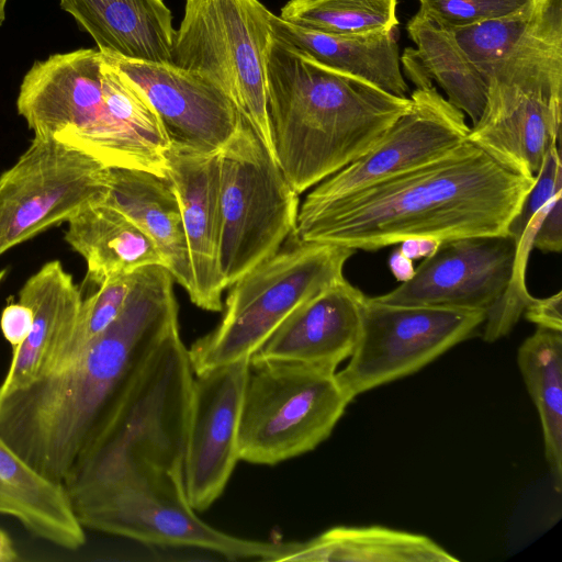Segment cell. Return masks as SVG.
Returning a JSON list of instances; mask_svg holds the SVG:
<instances>
[{
    "mask_svg": "<svg viewBox=\"0 0 562 562\" xmlns=\"http://www.w3.org/2000/svg\"><path fill=\"white\" fill-rule=\"evenodd\" d=\"M533 0H418V14L454 31L495 20L528 7Z\"/></svg>",
    "mask_w": 562,
    "mask_h": 562,
    "instance_id": "cell-31",
    "label": "cell"
},
{
    "mask_svg": "<svg viewBox=\"0 0 562 562\" xmlns=\"http://www.w3.org/2000/svg\"><path fill=\"white\" fill-rule=\"evenodd\" d=\"M65 240L87 263V279L97 285L147 266H164L150 238L105 201L91 204L67 222Z\"/></svg>",
    "mask_w": 562,
    "mask_h": 562,
    "instance_id": "cell-26",
    "label": "cell"
},
{
    "mask_svg": "<svg viewBox=\"0 0 562 562\" xmlns=\"http://www.w3.org/2000/svg\"><path fill=\"white\" fill-rule=\"evenodd\" d=\"M0 514L33 536L67 550L86 542L64 484L46 479L0 439Z\"/></svg>",
    "mask_w": 562,
    "mask_h": 562,
    "instance_id": "cell-24",
    "label": "cell"
},
{
    "mask_svg": "<svg viewBox=\"0 0 562 562\" xmlns=\"http://www.w3.org/2000/svg\"><path fill=\"white\" fill-rule=\"evenodd\" d=\"M267 102L274 159L297 194L369 151L411 105L273 37Z\"/></svg>",
    "mask_w": 562,
    "mask_h": 562,
    "instance_id": "cell-3",
    "label": "cell"
},
{
    "mask_svg": "<svg viewBox=\"0 0 562 562\" xmlns=\"http://www.w3.org/2000/svg\"><path fill=\"white\" fill-rule=\"evenodd\" d=\"M335 370L250 360L239 429V460L273 465L326 440L351 402Z\"/></svg>",
    "mask_w": 562,
    "mask_h": 562,
    "instance_id": "cell-10",
    "label": "cell"
},
{
    "mask_svg": "<svg viewBox=\"0 0 562 562\" xmlns=\"http://www.w3.org/2000/svg\"><path fill=\"white\" fill-rule=\"evenodd\" d=\"M166 177L170 180L182 213L193 291L198 307L220 312L225 289L220 265L222 213L220 202V157L170 142Z\"/></svg>",
    "mask_w": 562,
    "mask_h": 562,
    "instance_id": "cell-18",
    "label": "cell"
},
{
    "mask_svg": "<svg viewBox=\"0 0 562 562\" xmlns=\"http://www.w3.org/2000/svg\"><path fill=\"white\" fill-rule=\"evenodd\" d=\"M133 278L134 272L110 277L82 300L74 336L53 371L75 361L117 318L128 297Z\"/></svg>",
    "mask_w": 562,
    "mask_h": 562,
    "instance_id": "cell-30",
    "label": "cell"
},
{
    "mask_svg": "<svg viewBox=\"0 0 562 562\" xmlns=\"http://www.w3.org/2000/svg\"><path fill=\"white\" fill-rule=\"evenodd\" d=\"M250 359L194 374L182 473L194 510L224 492L239 461L238 429Z\"/></svg>",
    "mask_w": 562,
    "mask_h": 562,
    "instance_id": "cell-16",
    "label": "cell"
},
{
    "mask_svg": "<svg viewBox=\"0 0 562 562\" xmlns=\"http://www.w3.org/2000/svg\"><path fill=\"white\" fill-rule=\"evenodd\" d=\"M82 300L72 276L58 260L46 262L25 281L19 301L32 308L33 325L25 340L13 348L0 396L54 370L74 336Z\"/></svg>",
    "mask_w": 562,
    "mask_h": 562,
    "instance_id": "cell-20",
    "label": "cell"
},
{
    "mask_svg": "<svg viewBox=\"0 0 562 562\" xmlns=\"http://www.w3.org/2000/svg\"><path fill=\"white\" fill-rule=\"evenodd\" d=\"M532 248L543 252H560L562 249V190L548 204L538 224Z\"/></svg>",
    "mask_w": 562,
    "mask_h": 562,
    "instance_id": "cell-33",
    "label": "cell"
},
{
    "mask_svg": "<svg viewBox=\"0 0 562 562\" xmlns=\"http://www.w3.org/2000/svg\"><path fill=\"white\" fill-rule=\"evenodd\" d=\"M271 14L260 0H184L171 55L218 88L274 158L267 102Z\"/></svg>",
    "mask_w": 562,
    "mask_h": 562,
    "instance_id": "cell-9",
    "label": "cell"
},
{
    "mask_svg": "<svg viewBox=\"0 0 562 562\" xmlns=\"http://www.w3.org/2000/svg\"><path fill=\"white\" fill-rule=\"evenodd\" d=\"M408 110L364 155L326 178L306 202L335 199L425 165L468 139L464 114L432 85L415 89Z\"/></svg>",
    "mask_w": 562,
    "mask_h": 562,
    "instance_id": "cell-15",
    "label": "cell"
},
{
    "mask_svg": "<svg viewBox=\"0 0 562 562\" xmlns=\"http://www.w3.org/2000/svg\"><path fill=\"white\" fill-rule=\"evenodd\" d=\"M9 0H0V27L5 20V9Z\"/></svg>",
    "mask_w": 562,
    "mask_h": 562,
    "instance_id": "cell-39",
    "label": "cell"
},
{
    "mask_svg": "<svg viewBox=\"0 0 562 562\" xmlns=\"http://www.w3.org/2000/svg\"><path fill=\"white\" fill-rule=\"evenodd\" d=\"M109 178L110 168L92 156L34 136L0 175L1 254L105 201Z\"/></svg>",
    "mask_w": 562,
    "mask_h": 562,
    "instance_id": "cell-12",
    "label": "cell"
},
{
    "mask_svg": "<svg viewBox=\"0 0 562 562\" xmlns=\"http://www.w3.org/2000/svg\"><path fill=\"white\" fill-rule=\"evenodd\" d=\"M524 312L538 327L562 330L561 292L546 299L531 297Z\"/></svg>",
    "mask_w": 562,
    "mask_h": 562,
    "instance_id": "cell-35",
    "label": "cell"
},
{
    "mask_svg": "<svg viewBox=\"0 0 562 562\" xmlns=\"http://www.w3.org/2000/svg\"><path fill=\"white\" fill-rule=\"evenodd\" d=\"M364 296L345 278L335 282L294 310L250 360L336 371L356 348Z\"/></svg>",
    "mask_w": 562,
    "mask_h": 562,
    "instance_id": "cell-19",
    "label": "cell"
},
{
    "mask_svg": "<svg viewBox=\"0 0 562 562\" xmlns=\"http://www.w3.org/2000/svg\"><path fill=\"white\" fill-rule=\"evenodd\" d=\"M486 312L391 305L364 296L360 334L337 379L352 401L374 387L411 375L468 339Z\"/></svg>",
    "mask_w": 562,
    "mask_h": 562,
    "instance_id": "cell-13",
    "label": "cell"
},
{
    "mask_svg": "<svg viewBox=\"0 0 562 562\" xmlns=\"http://www.w3.org/2000/svg\"><path fill=\"white\" fill-rule=\"evenodd\" d=\"M389 267L396 280L408 281L415 273L413 260L406 257L398 248L389 258Z\"/></svg>",
    "mask_w": 562,
    "mask_h": 562,
    "instance_id": "cell-37",
    "label": "cell"
},
{
    "mask_svg": "<svg viewBox=\"0 0 562 562\" xmlns=\"http://www.w3.org/2000/svg\"><path fill=\"white\" fill-rule=\"evenodd\" d=\"M517 363L537 407L552 485L562 490V330L538 327L518 348Z\"/></svg>",
    "mask_w": 562,
    "mask_h": 562,
    "instance_id": "cell-28",
    "label": "cell"
},
{
    "mask_svg": "<svg viewBox=\"0 0 562 562\" xmlns=\"http://www.w3.org/2000/svg\"><path fill=\"white\" fill-rule=\"evenodd\" d=\"M441 243L431 237H413L401 241L398 249L412 260L425 259L436 254Z\"/></svg>",
    "mask_w": 562,
    "mask_h": 562,
    "instance_id": "cell-36",
    "label": "cell"
},
{
    "mask_svg": "<svg viewBox=\"0 0 562 562\" xmlns=\"http://www.w3.org/2000/svg\"><path fill=\"white\" fill-rule=\"evenodd\" d=\"M59 5L101 52L172 63L176 30L162 0H59Z\"/></svg>",
    "mask_w": 562,
    "mask_h": 562,
    "instance_id": "cell-21",
    "label": "cell"
},
{
    "mask_svg": "<svg viewBox=\"0 0 562 562\" xmlns=\"http://www.w3.org/2000/svg\"><path fill=\"white\" fill-rule=\"evenodd\" d=\"M7 272H8V270H7V269H2V270H0V284H1V282L3 281V279L5 278Z\"/></svg>",
    "mask_w": 562,
    "mask_h": 562,
    "instance_id": "cell-40",
    "label": "cell"
},
{
    "mask_svg": "<svg viewBox=\"0 0 562 562\" xmlns=\"http://www.w3.org/2000/svg\"><path fill=\"white\" fill-rule=\"evenodd\" d=\"M535 179L467 139L425 165L345 195L303 201L294 236L372 251L413 237L509 235Z\"/></svg>",
    "mask_w": 562,
    "mask_h": 562,
    "instance_id": "cell-2",
    "label": "cell"
},
{
    "mask_svg": "<svg viewBox=\"0 0 562 562\" xmlns=\"http://www.w3.org/2000/svg\"><path fill=\"white\" fill-rule=\"evenodd\" d=\"M517 245L510 235L463 237L442 241L414 276L373 299L380 303L436 306L488 313L515 276Z\"/></svg>",
    "mask_w": 562,
    "mask_h": 562,
    "instance_id": "cell-14",
    "label": "cell"
},
{
    "mask_svg": "<svg viewBox=\"0 0 562 562\" xmlns=\"http://www.w3.org/2000/svg\"><path fill=\"white\" fill-rule=\"evenodd\" d=\"M398 0H289L280 18L292 24L334 34L396 30Z\"/></svg>",
    "mask_w": 562,
    "mask_h": 562,
    "instance_id": "cell-29",
    "label": "cell"
},
{
    "mask_svg": "<svg viewBox=\"0 0 562 562\" xmlns=\"http://www.w3.org/2000/svg\"><path fill=\"white\" fill-rule=\"evenodd\" d=\"M147 98L170 138L204 153H217L235 134L241 115L213 83L173 63L130 59L105 53Z\"/></svg>",
    "mask_w": 562,
    "mask_h": 562,
    "instance_id": "cell-17",
    "label": "cell"
},
{
    "mask_svg": "<svg viewBox=\"0 0 562 562\" xmlns=\"http://www.w3.org/2000/svg\"><path fill=\"white\" fill-rule=\"evenodd\" d=\"M272 37L334 70L364 80L397 97L408 86L401 69L396 30L334 34L299 26L271 14Z\"/></svg>",
    "mask_w": 562,
    "mask_h": 562,
    "instance_id": "cell-23",
    "label": "cell"
},
{
    "mask_svg": "<svg viewBox=\"0 0 562 562\" xmlns=\"http://www.w3.org/2000/svg\"><path fill=\"white\" fill-rule=\"evenodd\" d=\"M562 190V162L558 145L547 153L531 189L508 227V234L519 244L531 220Z\"/></svg>",
    "mask_w": 562,
    "mask_h": 562,
    "instance_id": "cell-32",
    "label": "cell"
},
{
    "mask_svg": "<svg viewBox=\"0 0 562 562\" xmlns=\"http://www.w3.org/2000/svg\"><path fill=\"white\" fill-rule=\"evenodd\" d=\"M293 239L231 285L220 324L188 349L194 374L250 359L294 310L345 278L355 249Z\"/></svg>",
    "mask_w": 562,
    "mask_h": 562,
    "instance_id": "cell-7",
    "label": "cell"
},
{
    "mask_svg": "<svg viewBox=\"0 0 562 562\" xmlns=\"http://www.w3.org/2000/svg\"><path fill=\"white\" fill-rule=\"evenodd\" d=\"M406 30L416 45L405 48L401 57L406 76L416 89L436 81L448 102L475 124L485 105L486 80L454 34L418 13L407 22Z\"/></svg>",
    "mask_w": 562,
    "mask_h": 562,
    "instance_id": "cell-25",
    "label": "cell"
},
{
    "mask_svg": "<svg viewBox=\"0 0 562 562\" xmlns=\"http://www.w3.org/2000/svg\"><path fill=\"white\" fill-rule=\"evenodd\" d=\"M218 157L220 265L228 288L294 235L300 201L244 117Z\"/></svg>",
    "mask_w": 562,
    "mask_h": 562,
    "instance_id": "cell-11",
    "label": "cell"
},
{
    "mask_svg": "<svg viewBox=\"0 0 562 562\" xmlns=\"http://www.w3.org/2000/svg\"><path fill=\"white\" fill-rule=\"evenodd\" d=\"M193 381L188 348L177 328L153 352L67 480L138 460L182 471Z\"/></svg>",
    "mask_w": 562,
    "mask_h": 562,
    "instance_id": "cell-8",
    "label": "cell"
},
{
    "mask_svg": "<svg viewBox=\"0 0 562 562\" xmlns=\"http://www.w3.org/2000/svg\"><path fill=\"white\" fill-rule=\"evenodd\" d=\"M485 80V105L468 140L512 170L536 178L561 133L562 22L546 19L531 26Z\"/></svg>",
    "mask_w": 562,
    "mask_h": 562,
    "instance_id": "cell-6",
    "label": "cell"
},
{
    "mask_svg": "<svg viewBox=\"0 0 562 562\" xmlns=\"http://www.w3.org/2000/svg\"><path fill=\"white\" fill-rule=\"evenodd\" d=\"M173 278L134 272L121 314L68 366L0 396V439L46 479L64 484L92 437L175 329Z\"/></svg>",
    "mask_w": 562,
    "mask_h": 562,
    "instance_id": "cell-1",
    "label": "cell"
},
{
    "mask_svg": "<svg viewBox=\"0 0 562 562\" xmlns=\"http://www.w3.org/2000/svg\"><path fill=\"white\" fill-rule=\"evenodd\" d=\"M105 202L132 220L155 244L165 268L190 295L193 274L182 213L167 177L137 170L110 168Z\"/></svg>",
    "mask_w": 562,
    "mask_h": 562,
    "instance_id": "cell-22",
    "label": "cell"
},
{
    "mask_svg": "<svg viewBox=\"0 0 562 562\" xmlns=\"http://www.w3.org/2000/svg\"><path fill=\"white\" fill-rule=\"evenodd\" d=\"M16 111L34 136L67 144L109 168L166 177L170 138L161 120L97 47L35 60L21 81Z\"/></svg>",
    "mask_w": 562,
    "mask_h": 562,
    "instance_id": "cell-4",
    "label": "cell"
},
{
    "mask_svg": "<svg viewBox=\"0 0 562 562\" xmlns=\"http://www.w3.org/2000/svg\"><path fill=\"white\" fill-rule=\"evenodd\" d=\"M0 247H1V231H0ZM0 255H1V251H0Z\"/></svg>",
    "mask_w": 562,
    "mask_h": 562,
    "instance_id": "cell-41",
    "label": "cell"
},
{
    "mask_svg": "<svg viewBox=\"0 0 562 562\" xmlns=\"http://www.w3.org/2000/svg\"><path fill=\"white\" fill-rule=\"evenodd\" d=\"M283 561L456 562L432 539L381 526L330 528L310 540L290 542Z\"/></svg>",
    "mask_w": 562,
    "mask_h": 562,
    "instance_id": "cell-27",
    "label": "cell"
},
{
    "mask_svg": "<svg viewBox=\"0 0 562 562\" xmlns=\"http://www.w3.org/2000/svg\"><path fill=\"white\" fill-rule=\"evenodd\" d=\"M33 325V311L26 304L18 301L8 304L0 317V328L3 337L12 348L21 345L30 334Z\"/></svg>",
    "mask_w": 562,
    "mask_h": 562,
    "instance_id": "cell-34",
    "label": "cell"
},
{
    "mask_svg": "<svg viewBox=\"0 0 562 562\" xmlns=\"http://www.w3.org/2000/svg\"><path fill=\"white\" fill-rule=\"evenodd\" d=\"M83 528L147 544L194 547L228 559L279 562L289 542L259 541L225 533L198 517L182 471L150 461L120 463L100 473L65 482Z\"/></svg>",
    "mask_w": 562,
    "mask_h": 562,
    "instance_id": "cell-5",
    "label": "cell"
},
{
    "mask_svg": "<svg viewBox=\"0 0 562 562\" xmlns=\"http://www.w3.org/2000/svg\"><path fill=\"white\" fill-rule=\"evenodd\" d=\"M19 559V553L10 536L0 528V562H13Z\"/></svg>",
    "mask_w": 562,
    "mask_h": 562,
    "instance_id": "cell-38",
    "label": "cell"
}]
</instances>
